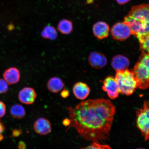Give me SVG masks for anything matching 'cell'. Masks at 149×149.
<instances>
[{
	"label": "cell",
	"instance_id": "6da1fadb",
	"mask_svg": "<svg viewBox=\"0 0 149 149\" xmlns=\"http://www.w3.org/2000/svg\"><path fill=\"white\" fill-rule=\"evenodd\" d=\"M67 109L70 124L66 131L73 127L80 136L88 141L100 143L108 139L116 113V108L110 100H89Z\"/></svg>",
	"mask_w": 149,
	"mask_h": 149
},
{
	"label": "cell",
	"instance_id": "7a4b0ae2",
	"mask_svg": "<svg viewBox=\"0 0 149 149\" xmlns=\"http://www.w3.org/2000/svg\"><path fill=\"white\" fill-rule=\"evenodd\" d=\"M124 22L129 26L132 34L139 40L149 34V4L132 7L124 17Z\"/></svg>",
	"mask_w": 149,
	"mask_h": 149
},
{
	"label": "cell",
	"instance_id": "3957f363",
	"mask_svg": "<svg viewBox=\"0 0 149 149\" xmlns=\"http://www.w3.org/2000/svg\"><path fill=\"white\" fill-rule=\"evenodd\" d=\"M116 72L115 78L118 86L120 93L127 96L133 94L137 88L133 71L127 69Z\"/></svg>",
	"mask_w": 149,
	"mask_h": 149
},
{
	"label": "cell",
	"instance_id": "277c9868",
	"mask_svg": "<svg viewBox=\"0 0 149 149\" xmlns=\"http://www.w3.org/2000/svg\"><path fill=\"white\" fill-rule=\"evenodd\" d=\"M136 125L145 140L149 139V107L145 101L142 108L136 111Z\"/></svg>",
	"mask_w": 149,
	"mask_h": 149
},
{
	"label": "cell",
	"instance_id": "5b68a950",
	"mask_svg": "<svg viewBox=\"0 0 149 149\" xmlns=\"http://www.w3.org/2000/svg\"><path fill=\"white\" fill-rule=\"evenodd\" d=\"M111 33L114 40L121 41L126 40L132 35L129 26L124 22L115 24L111 28Z\"/></svg>",
	"mask_w": 149,
	"mask_h": 149
},
{
	"label": "cell",
	"instance_id": "8992f818",
	"mask_svg": "<svg viewBox=\"0 0 149 149\" xmlns=\"http://www.w3.org/2000/svg\"><path fill=\"white\" fill-rule=\"evenodd\" d=\"M102 89L107 93L111 99L114 100L118 97L120 91L119 87L115 78L111 76L108 77L104 80Z\"/></svg>",
	"mask_w": 149,
	"mask_h": 149
},
{
	"label": "cell",
	"instance_id": "52a82bcc",
	"mask_svg": "<svg viewBox=\"0 0 149 149\" xmlns=\"http://www.w3.org/2000/svg\"><path fill=\"white\" fill-rule=\"evenodd\" d=\"M88 61L91 67L97 69L105 66L107 62L105 55L96 52H91L88 56Z\"/></svg>",
	"mask_w": 149,
	"mask_h": 149
},
{
	"label": "cell",
	"instance_id": "ba28073f",
	"mask_svg": "<svg viewBox=\"0 0 149 149\" xmlns=\"http://www.w3.org/2000/svg\"><path fill=\"white\" fill-rule=\"evenodd\" d=\"M36 133L41 136H45L51 133L52 125L51 122L45 118H40L35 121L33 127Z\"/></svg>",
	"mask_w": 149,
	"mask_h": 149
},
{
	"label": "cell",
	"instance_id": "9c48e42d",
	"mask_svg": "<svg viewBox=\"0 0 149 149\" xmlns=\"http://www.w3.org/2000/svg\"><path fill=\"white\" fill-rule=\"evenodd\" d=\"M18 96L22 103L31 105L34 103L37 95L34 89L31 87H25L20 91Z\"/></svg>",
	"mask_w": 149,
	"mask_h": 149
},
{
	"label": "cell",
	"instance_id": "30bf717a",
	"mask_svg": "<svg viewBox=\"0 0 149 149\" xmlns=\"http://www.w3.org/2000/svg\"><path fill=\"white\" fill-rule=\"evenodd\" d=\"M72 92L78 99L83 100L88 97L90 89L86 84L80 81L74 84L72 88Z\"/></svg>",
	"mask_w": 149,
	"mask_h": 149
},
{
	"label": "cell",
	"instance_id": "8fae6325",
	"mask_svg": "<svg viewBox=\"0 0 149 149\" xmlns=\"http://www.w3.org/2000/svg\"><path fill=\"white\" fill-rule=\"evenodd\" d=\"M109 27L105 22L100 21L95 23L93 31L95 36L100 40L107 38L109 35Z\"/></svg>",
	"mask_w": 149,
	"mask_h": 149
},
{
	"label": "cell",
	"instance_id": "7c38bea8",
	"mask_svg": "<svg viewBox=\"0 0 149 149\" xmlns=\"http://www.w3.org/2000/svg\"><path fill=\"white\" fill-rule=\"evenodd\" d=\"M130 64L129 59L122 55L115 56L112 59L111 65L117 71L127 69Z\"/></svg>",
	"mask_w": 149,
	"mask_h": 149
},
{
	"label": "cell",
	"instance_id": "4fadbf2b",
	"mask_svg": "<svg viewBox=\"0 0 149 149\" xmlns=\"http://www.w3.org/2000/svg\"><path fill=\"white\" fill-rule=\"evenodd\" d=\"M3 76L4 79L8 84H14L19 81L20 72L17 68H11L5 71Z\"/></svg>",
	"mask_w": 149,
	"mask_h": 149
},
{
	"label": "cell",
	"instance_id": "5bb4252c",
	"mask_svg": "<svg viewBox=\"0 0 149 149\" xmlns=\"http://www.w3.org/2000/svg\"><path fill=\"white\" fill-rule=\"evenodd\" d=\"M65 85L62 79L58 77L51 78L47 83V87L49 92L53 93L60 92L64 88Z\"/></svg>",
	"mask_w": 149,
	"mask_h": 149
},
{
	"label": "cell",
	"instance_id": "9a60e30c",
	"mask_svg": "<svg viewBox=\"0 0 149 149\" xmlns=\"http://www.w3.org/2000/svg\"><path fill=\"white\" fill-rule=\"evenodd\" d=\"M73 24L70 20L64 19L61 20L58 25V29L62 34L68 35L73 30Z\"/></svg>",
	"mask_w": 149,
	"mask_h": 149
},
{
	"label": "cell",
	"instance_id": "2e32d148",
	"mask_svg": "<svg viewBox=\"0 0 149 149\" xmlns=\"http://www.w3.org/2000/svg\"><path fill=\"white\" fill-rule=\"evenodd\" d=\"M10 114L13 118L16 119H20L25 116L26 111L25 108L19 104H15L10 108Z\"/></svg>",
	"mask_w": 149,
	"mask_h": 149
},
{
	"label": "cell",
	"instance_id": "e0dca14e",
	"mask_svg": "<svg viewBox=\"0 0 149 149\" xmlns=\"http://www.w3.org/2000/svg\"><path fill=\"white\" fill-rule=\"evenodd\" d=\"M41 35L44 38L52 40H55L58 36L57 32L55 28L51 25L45 27Z\"/></svg>",
	"mask_w": 149,
	"mask_h": 149
},
{
	"label": "cell",
	"instance_id": "ac0fdd59",
	"mask_svg": "<svg viewBox=\"0 0 149 149\" xmlns=\"http://www.w3.org/2000/svg\"><path fill=\"white\" fill-rule=\"evenodd\" d=\"M139 41L143 53L149 54V34Z\"/></svg>",
	"mask_w": 149,
	"mask_h": 149
},
{
	"label": "cell",
	"instance_id": "d6986e66",
	"mask_svg": "<svg viewBox=\"0 0 149 149\" xmlns=\"http://www.w3.org/2000/svg\"><path fill=\"white\" fill-rule=\"evenodd\" d=\"M80 149H111V148L108 145H102L100 143L93 142L89 146Z\"/></svg>",
	"mask_w": 149,
	"mask_h": 149
},
{
	"label": "cell",
	"instance_id": "ffe728a7",
	"mask_svg": "<svg viewBox=\"0 0 149 149\" xmlns=\"http://www.w3.org/2000/svg\"><path fill=\"white\" fill-rule=\"evenodd\" d=\"M149 72V54L143 53L139 61Z\"/></svg>",
	"mask_w": 149,
	"mask_h": 149
},
{
	"label": "cell",
	"instance_id": "44dd1931",
	"mask_svg": "<svg viewBox=\"0 0 149 149\" xmlns=\"http://www.w3.org/2000/svg\"><path fill=\"white\" fill-rule=\"evenodd\" d=\"M8 85L4 79H0V94H4L8 91Z\"/></svg>",
	"mask_w": 149,
	"mask_h": 149
},
{
	"label": "cell",
	"instance_id": "7402d4cb",
	"mask_svg": "<svg viewBox=\"0 0 149 149\" xmlns=\"http://www.w3.org/2000/svg\"><path fill=\"white\" fill-rule=\"evenodd\" d=\"M6 106L2 102L0 101V118L4 116L6 113Z\"/></svg>",
	"mask_w": 149,
	"mask_h": 149
},
{
	"label": "cell",
	"instance_id": "603a6c76",
	"mask_svg": "<svg viewBox=\"0 0 149 149\" xmlns=\"http://www.w3.org/2000/svg\"><path fill=\"white\" fill-rule=\"evenodd\" d=\"M5 130V126L0 121V141H2L3 139V134Z\"/></svg>",
	"mask_w": 149,
	"mask_h": 149
},
{
	"label": "cell",
	"instance_id": "cb8c5ba5",
	"mask_svg": "<svg viewBox=\"0 0 149 149\" xmlns=\"http://www.w3.org/2000/svg\"><path fill=\"white\" fill-rule=\"evenodd\" d=\"M61 96L63 98H66L69 96L70 93L67 89H64L61 92Z\"/></svg>",
	"mask_w": 149,
	"mask_h": 149
},
{
	"label": "cell",
	"instance_id": "d4e9b609",
	"mask_svg": "<svg viewBox=\"0 0 149 149\" xmlns=\"http://www.w3.org/2000/svg\"><path fill=\"white\" fill-rule=\"evenodd\" d=\"M22 133V130H14L13 132L12 136L14 137L18 136Z\"/></svg>",
	"mask_w": 149,
	"mask_h": 149
},
{
	"label": "cell",
	"instance_id": "484cf974",
	"mask_svg": "<svg viewBox=\"0 0 149 149\" xmlns=\"http://www.w3.org/2000/svg\"><path fill=\"white\" fill-rule=\"evenodd\" d=\"M18 148L19 149H26V146L23 141H20L19 143Z\"/></svg>",
	"mask_w": 149,
	"mask_h": 149
},
{
	"label": "cell",
	"instance_id": "4316f807",
	"mask_svg": "<svg viewBox=\"0 0 149 149\" xmlns=\"http://www.w3.org/2000/svg\"><path fill=\"white\" fill-rule=\"evenodd\" d=\"M132 0H116L117 2L120 5H123L129 2Z\"/></svg>",
	"mask_w": 149,
	"mask_h": 149
},
{
	"label": "cell",
	"instance_id": "83f0119b",
	"mask_svg": "<svg viewBox=\"0 0 149 149\" xmlns=\"http://www.w3.org/2000/svg\"><path fill=\"white\" fill-rule=\"evenodd\" d=\"M63 124L65 126H69L70 124V119H65L63 121Z\"/></svg>",
	"mask_w": 149,
	"mask_h": 149
},
{
	"label": "cell",
	"instance_id": "f1b7e54d",
	"mask_svg": "<svg viewBox=\"0 0 149 149\" xmlns=\"http://www.w3.org/2000/svg\"><path fill=\"white\" fill-rule=\"evenodd\" d=\"M94 1V0H86V3L87 4H90L92 3Z\"/></svg>",
	"mask_w": 149,
	"mask_h": 149
},
{
	"label": "cell",
	"instance_id": "f546056e",
	"mask_svg": "<svg viewBox=\"0 0 149 149\" xmlns=\"http://www.w3.org/2000/svg\"><path fill=\"white\" fill-rule=\"evenodd\" d=\"M145 149L143 148H138V149Z\"/></svg>",
	"mask_w": 149,
	"mask_h": 149
}]
</instances>
